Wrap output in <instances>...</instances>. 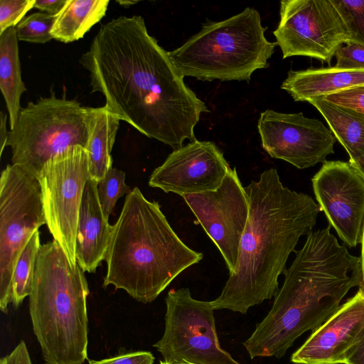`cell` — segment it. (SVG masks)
I'll use <instances>...</instances> for the list:
<instances>
[{"instance_id":"1","label":"cell","mask_w":364,"mask_h":364,"mask_svg":"<svg viewBox=\"0 0 364 364\" xmlns=\"http://www.w3.org/2000/svg\"><path fill=\"white\" fill-rule=\"evenodd\" d=\"M79 63L89 73L92 92L142 134L174 150L196 140L195 127L208 107L185 84L142 16L102 25Z\"/></svg>"},{"instance_id":"2","label":"cell","mask_w":364,"mask_h":364,"mask_svg":"<svg viewBox=\"0 0 364 364\" xmlns=\"http://www.w3.org/2000/svg\"><path fill=\"white\" fill-rule=\"evenodd\" d=\"M245 188L249 217L235 268L220 295L211 301L215 310L243 314L275 296L289 255L300 237L312 232L321 211L310 196L285 187L274 168Z\"/></svg>"},{"instance_id":"3","label":"cell","mask_w":364,"mask_h":364,"mask_svg":"<svg viewBox=\"0 0 364 364\" xmlns=\"http://www.w3.org/2000/svg\"><path fill=\"white\" fill-rule=\"evenodd\" d=\"M311 232L284 272L271 310L243 346L251 359L281 358L294 341L322 325L362 282L360 257L351 255L331 232Z\"/></svg>"},{"instance_id":"4","label":"cell","mask_w":364,"mask_h":364,"mask_svg":"<svg viewBox=\"0 0 364 364\" xmlns=\"http://www.w3.org/2000/svg\"><path fill=\"white\" fill-rule=\"evenodd\" d=\"M202 252L188 247L171 227L156 201L138 187L127 195L105 257L103 287L112 285L143 304L154 301Z\"/></svg>"},{"instance_id":"5","label":"cell","mask_w":364,"mask_h":364,"mask_svg":"<svg viewBox=\"0 0 364 364\" xmlns=\"http://www.w3.org/2000/svg\"><path fill=\"white\" fill-rule=\"evenodd\" d=\"M89 294L84 271L70 264L60 245L54 240L41 245L28 298L45 364H83L87 359Z\"/></svg>"},{"instance_id":"6","label":"cell","mask_w":364,"mask_h":364,"mask_svg":"<svg viewBox=\"0 0 364 364\" xmlns=\"http://www.w3.org/2000/svg\"><path fill=\"white\" fill-rule=\"evenodd\" d=\"M267 28L259 11L247 7L227 19L207 21L168 55L183 77L249 81L255 70L269 66L277 46L266 38Z\"/></svg>"},{"instance_id":"7","label":"cell","mask_w":364,"mask_h":364,"mask_svg":"<svg viewBox=\"0 0 364 364\" xmlns=\"http://www.w3.org/2000/svg\"><path fill=\"white\" fill-rule=\"evenodd\" d=\"M87 142V107L51 92L21 108L6 146L11 147L12 164L38 176L49 160L75 146L86 149Z\"/></svg>"},{"instance_id":"8","label":"cell","mask_w":364,"mask_h":364,"mask_svg":"<svg viewBox=\"0 0 364 364\" xmlns=\"http://www.w3.org/2000/svg\"><path fill=\"white\" fill-rule=\"evenodd\" d=\"M47 224L38 176L9 164L0 177V309L11 303L14 270L32 235Z\"/></svg>"},{"instance_id":"9","label":"cell","mask_w":364,"mask_h":364,"mask_svg":"<svg viewBox=\"0 0 364 364\" xmlns=\"http://www.w3.org/2000/svg\"><path fill=\"white\" fill-rule=\"evenodd\" d=\"M162 337L154 344L167 364H240L219 343L211 301L191 296L188 288L170 290Z\"/></svg>"},{"instance_id":"10","label":"cell","mask_w":364,"mask_h":364,"mask_svg":"<svg viewBox=\"0 0 364 364\" xmlns=\"http://www.w3.org/2000/svg\"><path fill=\"white\" fill-rule=\"evenodd\" d=\"M283 58L306 56L330 66L336 50L351 43L350 33L333 0H282L273 31Z\"/></svg>"},{"instance_id":"11","label":"cell","mask_w":364,"mask_h":364,"mask_svg":"<svg viewBox=\"0 0 364 364\" xmlns=\"http://www.w3.org/2000/svg\"><path fill=\"white\" fill-rule=\"evenodd\" d=\"M50 232L70 264H77L75 243L84 189L90 178L86 149L75 146L49 160L38 174Z\"/></svg>"},{"instance_id":"12","label":"cell","mask_w":364,"mask_h":364,"mask_svg":"<svg viewBox=\"0 0 364 364\" xmlns=\"http://www.w3.org/2000/svg\"><path fill=\"white\" fill-rule=\"evenodd\" d=\"M182 197L220 252L229 274L232 273L249 217L248 197L236 168H230L216 190Z\"/></svg>"},{"instance_id":"13","label":"cell","mask_w":364,"mask_h":364,"mask_svg":"<svg viewBox=\"0 0 364 364\" xmlns=\"http://www.w3.org/2000/svg\"><path fill=\"white\" fill-rule=\"evenodd\" d=\"M263 149L272 158L299 169L323 163L334 154L336 137L324 124L302 112L282 113L267 109L257 123Z\"/></svg>"},{"instance_id":"14","label":"cell","mask_w":364,"mask_h":364,"mask_svg":"<svg viewBox=\"0 0 364 364\" xmlns=\"http://www.w3.org/2000/svg\"><path fill=\"white\" fill-rule=\"evenodd\" d=\"M311 181L330 226L344 243L355 247L364 224V179L349 161H326Z\"/></svg>"},{"instance_id":"15","label":"cell","mask_w":364,"mask_h":364,"mask_svg":"<svg viewBox=\"0 0 364 364\" xmlns=\"http://www.w3.org/2000/svg\"><path fill=\"white\" fill-rule=\"evenodd\" d=\"M230 169L223 151L214 142L196 139L173 150L153 171L149 186L181 196L215 191Z\"/></svg>"},{"instance_id":"16","label":"cell","mask_w":364,"mask_h":364,"mask_svg":"<svg viewBox=\"0 0 364 364\" xmlns=\"http://www.w3.org/2000/svg\"><path fill=\"white\" fill-rule=\"evenodd\" d=\"M364 334V293L348 299L296 350V364H346L352 348Z\"/></svg>"},{"instance_id":"17","label":"cell","mask_w":364,"mask_h":364,"mask_svg":"<svg viewBox=\"0 0 364 364\" xmlns=\"http://www.w3.org/2000/svg\"><path fill=\"white\" fill-rule=\"evenodd\" d=\"M97 184L91 178L86 183L76 236L77 264L88 273H95L102 261L105 260L112 231V225L105 217L100 205Z\"/></svg>"},{"instance_id":"18","label":"cell","mask_w":364,"mask_h":364,"mask_svg":"<svg viewBox=\"0 0 364 364\" xmlns=\"http://www.w3.org/2000/svg\"><path fill=\"white\" fill-rule=\"evenodd\" d=\"M364 84V70L334 66L289 70L281 88L296 102H308Z\"/></svg>"},{"instance_id":"19","label":"cell","mask_w":364,"mask_h":364,"mask_svg":"<svg viewBox=\"0 0 364 364\" xmlns=\"http://www.w3.org/2000/svg\"><path fill=\"white\" fill-rule=\"evenodd\" d=\"M87 111L89 172L90 178L98 183L112 167L111 151L121 119L105 105L87 107Z\"/></svg>"},{"instance_id":"20","label":"cell","mask_w":364,"mask_h":364,"mask_svg":"<svg viewBox=\"0 0 364 364\" xmlns=\"http://www.w3.org/2000/svg\"><path fill=\"white\" fill-rule=\"evenodd\" d=\"M307 102L323 117L336 139L348 154L350 163L364 158V114L321 97Z\"/></svg>"},{"instance_id":"21","label":"cell","mask_w":364,"mask_h":364,"mask_svg":"<svg viewBox=\"0 0 364 364\" xmlns=\"http://www.w3.org/2000/svg\"><path fill=\"white\" fill-rule=\"evenodd\" d=\"M18 38L15 27L0 33V89L9 117L10 130L21 109L20 100L26 88L21 77Z\"/></svg>"},{"instance_id":"22","label":"cell","mask_w":364,"mask_h":364,"mask_svg":"<svg viewBox=\"0 0 364 364\" xmlns=\"http://www.w3.org/2000/svg\"><path fill=\"white\" fill-rule=\"evenodd\" d=\"M109 0H68L55 16L53 39L68 43L82 38L105 15Z\"/></svg>"},{"instance_id":"23","label":"cell","mask_w":364,"mask_h":364,"mask_svg":"<svg viewBox=\"0 0 364 364\" xmlns=\"http://www.w3.org/2000/svg\"><path fill=\"white\" fill-rule=\"evenodd\" d=\"M41 246L40 232L38 230L26 245L14 270L11 281V303L15 307L19 306L31 294Z\"/></svg>"},{"instance_id":"24","label":"cell","mask_w":364,"mask_h":364,"mask_svg":"<svg viewBox=\"0 0 364 364\" xmlns=\"http://www.w3.org/2000/svg\"><path fill=\"white\" fill-rule=\"evenodd\" d=\"M131 191L125 183V173L116 168H110L97 184L99 200L106 219L109 220L117 200Z\"/></svg>"},{"instance_id":"25","label":"cell","mask_w":364,"mask_h":364,"mask_svg":"<svg viewBox=\"0 0 364 364\" xmlns=\"http://www.w3.org/2000/svg\"><path fill=\"white\" fill-rule=\"evenodd\" d=\"M55 16L36 12L25 16L15 27L18 41L46 43L53 38L51 30Z\"/></svg>"},{"instance_id":"26","label":"cell","mask_w":364,"mask_h":364,"mask_svg":"<svg viewBox=\"0 0 364 364\" xmlns=\"http://www.w3.org/2000/svg\"><path fill=\"white\" fill-rule=\"evenodd\" d=\"M351 36V43L364 46V0H333Z\"/></svg>"},{"instance_id":"27","label":"cell","mask_w":364,"mask_h":364,"mask_svg":"<svg viewBox=\"0 0 364 364\" xmlns=\"http://www.w3.org/2000/svg\"><path fill=\"white\" fill-rule=\"evenodd\" d=\"M36 0H0V33L17 24L34 8Z\"/></svg>"},{"instance_id":"28","label":"cell","mask_w":364,"mask_h":364,"mask_svg":"<svg viewBox=\"0 0 364 364\" xmlns=\"http://www.w3.org/2000/svg\"><path fill=\"white\" fill-rule=\"evenodd\" d=\"M336 67L348 70H364V46L349 43L336 52Z\"/></svg>"},{"instance_id":"29","label":"cell","mask_w":364,"mask_h":364,"mask_svg":"<svg viewBox=\"0 0 364 364\" xmlns=\"http://www.w3.org/2000/svg\"><path fill=\"white\" fill-rule=\"evenodd\" d=\"M331 103L364 114V84L321 97Z\"/></svg>"},{"instance_id":"30","label":"cell","mask_w":364,"mask_h":364,"mask_svg":"<svg viewBox=\"0 0 364 364\" xmlns=\"http://www.w3.org/2000/svg\"><path fill=\"white\" fill-rule=\"evenodd\" d=\"M154 357L148 351H135L100 360H90L88 364H154Z\"/></svg>"},{"instance_id":"31","label":"cell","mask_w":364,"mask_h":364,"mask_svg":"<svg viewBox=\"0 0 364 364\" xmlns=\"http://www.w3.org/2000/svg\"><path fill=\"white\" fill-rule=\"evenodd\" d=\"M0 364H32L26 343L20 341L9 354L1 358Z\"/></svg>"},{"instance_id":"32","label":"cell","mask_w":364,"mask_h":364,"mask_svg":"<svg viewBox=\"0 0 364 364\" xmlns=\"http://www.w3.org/2000/svg\"><path fill=\"white\" fill-rule=\"evenodd\" d=\"M68 0H36L34 8L50 15L56 16L65 6Z\"/></svg>"},{"instance_id":"33","label":"cell","mask_w":364,"mask_h":364,"mask_svg":"<svg viewBox=\"0 0 364 364\" xmlns=\"http://www.w3.org/2000/svg\"><path fill=\"white\" fill-rule=\"evenodd\" d=\"M346 364H364V334L349 353Z\"/></svg>"},{"instance_id":"34","label":"cell","mask_w":364,"mask_h":364,"mask_svg":"<svg viewBox=\"0 0 364 364\" xmlns=\"http://www.w3.org/2000/svg\"><path fill=\"white\" fill-rule=\"evenodd\" d=\"M7 114L3 112L0 114V156H1L4 148L6 146L9 133L6 129Z\"/></svg>"},{"instance_id":"35","label":"cell","mask_w":364,"mask_h":364,"mask_svg":"<svg viewBox=\"0 0 364 364\" xmlns=\"http://www.w3.org/2000/svg\"><path fill=\"white\" fill-rule=\"evenodd\" d=\"M360 243H361V256L360 261H361V269H362V282L361 284L359 287V290L361 291L363 293H364V224L362 230V234H361V238H360Z\"/></svg>"},{"instance_id":"36","label":"cell","mask_w":364,"mask_h":364,"mask_svg":"<svg viewBox=\"0 0 364 364\" xmlns=\"http://www.w3.org/2000/svg\"><path fill=\"white\" fill-rule=\"evenodd\" d=\"M354 168L357 170L358 173L362 176L364 179V158L358 160L356 162L350 163Z\"/></svg>"},{"instance_id":"37","label":"cell","mask_w":364,"mask_h":364,"mask_svg":"<svg viewBox=\"0 0 364 364\" xmlns=\"http://www.w3.org/2000/svg\"><path fill=\"white\" fill-rule=\"evenodd\" d=\"M121 6L124 7H129L133 4H136L137 1H117Z\"/></svg>"},{"instance_id":"38","label":"cell","mask_w":364,"mask_h":364,"mask_svg":"<svg viewBox=\"0 0 364 364\" xmlns=\"http://www.w3.org/2000/svg\"><path fill=\"white\" fill-rule=\"evenodd\" d=\"M160 364H167V363H164V361H160Z\"/></svg>"}]
</instances>
